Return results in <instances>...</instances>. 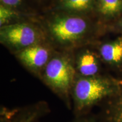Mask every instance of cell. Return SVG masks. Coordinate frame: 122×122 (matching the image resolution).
Segmentation results:
<instances>
[{
  "mask_svg": "<svg viewBox=\"0 0 122 122\" xmlns=\"http://www.w3.org/2000/svg\"><path fill=\"white\" fill-rule=\"evenodd\" d=\"M120 83L98 75L76 78L71 91L75 109L81 112L107 97L114 96Z\"/></svg>",
  "mask_w": 122,
  "mask_h": 122,
  "instance_id": "1",
  "label": "cell"
},
{
  "mask_svg": "<svg viewBox=\"0 0 122 122\" xmlns=\"http://www.w3.org/2000/svg\"><path fill=\"white\" fill-rule=\"evenodd\" d=\"M75 73L67 57L57 56L50 59L46 65L42 78L50 89L67 102L76 79Z\"/></svg>",
  "mask_w": 122,
  "mask_h": 122,
  "instance_id": "2",
  "label": "cell"
},
{
  "mask_svg": "<svg viewBox=\"0 0 122 122\" xmlns=\"http://www.w3.org/2000/svg\"><path fill=\"white\" fill-rule=\"evenodd\" d=\"M88 23L77 16H61L53 20L50 30L56 41L62 44L72 43L80 39L86 33Z\"/></svg>",
  "mask_w": 122,
  "mask_h": 122,
  "instance_id": "3",
  "label": "cell"
},
{
  "mask_svg": "<svg viewBox=\"0 0 122 122\" xmlns=\"http://www.w3.org/2000/svg\"><path fill=\"white\" fill-rule=\"evenodd\" d=\"M0 37L3 43L20 50L36 44L38 41L36 30L24 23L1 27Z\"/></svg>",
  "mask_w": 122,
  "mask_h": 122,
  "instance_id": "4",
  "label": "cell"
},
{
  "mask_svg": "<svg viewBox=\"0 0 122 122\" xmlns=\"http://www.w3.org/2000/svg\"><path fill=\"white\" fill-rule=\"evenodd\" d=\"M18 57L29 69L38 72L44 69L50 61V51L48 48L36 44L20 50Z\"/></svg>",
  "mask_w": 122,
  "mask_h": 122,
  "instance_id": "5",
  "label": "cell"
},
{
  "mask_svg": "<svg viewBox=\"0 0 122 122\" xmlns=\"http://www.w3.org/2000/svg\"><path fill=\"white\" fill-rule=\"evenodd\" d=\"M76 68L81 76H97L100 70L98 59L93 53L89 50L83 51L77 57Z\"/></svg>",
  "mask_w": 122,
  "mask_h": 122,
  "instance_id": "6",
  "label": "cell"
},
{
  "mask_svg": "<svg viewBox=\"0 0 122 122\" xmlns=\"http://www.w3.org/2000/svg\"><path fill=\"white\" fill-rule=\"evenodd\" d=\"M101 56L107 63L117 65L122 62V40L103 44L100 49Z\"/></svg>",
  "mask_w": 122,
  "mask_h": 122,
  "instance_id": "7",
  "label": "cell"
},
{
  "mask_svg": "<svg viewBox=\"0 0 122 122\" xmlns=\"http://www.w3.org/2000/svg\"><path fill=\"white\" fill-rule=\"evenodd\" d=\"M113 101L110 107L109 119L110 122H122V84L114 96Z\"/></svg>",
  "mask_w": 122,
  "mask_h": 122,
  "instance_id": "8",
  "label": "cell"
},
{
  "mask_svg": "<svg viewBox=\"0 0 122 122\" xmlns=\"http://www.w3.org/2000/svg\"><path fill=\"white\" fill-rule=\"evenodd\" d=\"M94 0H61V5L64 9L71 11L83 12L91 10Z\"/></svg>",
  "mask_w": 122,
  "mask_h": 122,
  "instance_id": "9",
  "label": "cell"
},
{
  "mask_svg": "<svg viewBox=\"0 0 122 122\" xmlns=\"http://www.w3.org/2000/svg\"><path fill=\"white\" fill-rule=\"evenodd\" d=\"M98 10L105 16H114L122 10V0H98Z\"/></svg>",
  "mask_w": 122,
  "mask_h": 122,
  "instance_id": "10",
  "label": "cell"
},
{
  "mask_svg": "<svg viewBox=\"0 0 122 122\" xmlns=\"http://www.w3.org/2000/svg\"><path fill=\"white\" fill-rule=\"evenodd\" d=\"M15 14V12L10 7L1 4L0 6V25L4 26L5 24L14 16Z\"/></svg>",
  "mask_w": 122,
  "mask_h": 122,
  "instance_id": "11",
  "label": "cell"
},
{
  "mask_svg": "<svg viewBox=\"0 0 122 122\" xmlns=\"http://www.w3.org/2000/svg\"><path fill=\"white\" fill-rule=\"evenodd\" d=\"M22 0H1L4 5L6 6L13 7L19 6Z\"/></svg>",
  "mask_w": 122,
  "mask_h": 122,
  "instance_id": "12",
  "label": "cell"
},
{
  "mask_svg": "<svg viewBox=\"0 0 122 122\" xmlns=\"http://www.w3.org/2000/svg\"><path fill=\"white\" fill-rule=\"evenodd\" d=\"M76 122H94L92 120L88 119H82V120H79V121H77Z\"/></svg>",
  "mask_w": 122,
  "mask_h": 122,
  "instance_id": "13",
  "label": "cell"
},
{
  "mask_svg": "<svg viewBox=\"0 0 122 122\" xmlns=\"http://www.w3.org/2000/svg\"><path fill=\"white\" fill-rule=\"evenodd\" d=\"M120 27H121L122 28V20H121V22H120Z\"/></svg>",
  "mask_w": 122,
  "mask_h": 122,
  "instance_id": "14",
  "label": "cell"
}]
</instances>
